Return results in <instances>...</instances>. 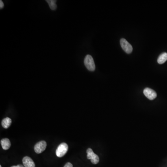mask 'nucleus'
<instances>
[{
  "label": "nucleus",
  "mask_w": 167,
  "mask_h": 167,
  "mask_svg": "<svg viewBox=\"0 0 167 167\" xmlns=\"http://www.w3.org/2000/svg\"><path fill=\"white\" fill-rule=\"evenodd\" d=\"M0 167H1V165H0Z\"/></svg>",
  "instance_id": "obj_15"
},
{
  "label": "nucleus",
  "mask_w": 167,
  "mask_h": 167,
  "mask_svg": "<svg viewBox=\"0 0 167 167\" xmlns=\"http://www.w3.org/2000/svg\"><path fill=\"white\" fill-rule=\"evenodd\" d=\"M84 64L87 69L90 71H94L95 70V65L93 58L90 55H87L84 60Z\"/></svg>",
  "instance_id": "obj_1"
},
{
  "label": "nucleus",
  "mask_w": 167,
  "mask_h": 167,
  "mask_svg": "<svg viewBox=\"0 0 167 167\" xmlns=\"http://www.w3.org/2000/svg\"><path fill=\"white\" fill-rule=\"evenodd\" d=\"M121 46L123 50L125 52V53L128 54H130L132 53L133 51V47L125 39L122 38L121 39L120 41Z\"/></svg>",
  "instance_id": "obj_4"
},
{
  "label": "nucleus",
  "mask_w": 167,
  "mask_h": 167,
  "mask_svg": "<svg viewBox=\"0 0 167 167\" xmlns=\"http://www.w3.org/2000/svg\"><path fill=\"white\" fill-rule=\"evenodd\" d=\"M167 60V53H164L162 54L158 57L157 62L159 64H162Z\"/></svg>",
  "instance_id": "obj_10"
},
{
  "label": "nucleus",
  "mask_w": 167,
  "mask_h": 167,
  "mask_svg": "<svg viewBox=\"0 0 167 167\" xmlns=\"http://www.w3.org/2000/svg\"><path fill=\"white\" fill-rule=\"evenodd\" d=\"M22 162L25 167H35V165L33 160L28 157H25L23 158Z\"/></svg>",
  "instance_id": "obj_7"
},
{
  "label": "nucleus",
  "mask_w": 167,
  "mask_h": 167,
  "mask_svg": "<svg viewBox=\"0 0 167 167\" xmlns=\"http://www.w3.org/2000/svg\"><path fill=\"white\" fill-rule=\"evenodd\" d=\"M11 167H25L24 166H23L22 165L19 164L16 165V166H12Z\"/></svg>",
  "instance_id": "obj_14"
},
{
  "label": "nucleus",
  "mask_w": 167,
  "mask_h": 167,
  "mask_svg": "<svg viewBox=\"0 0 167 167\" xmlns=\"http://www.w3.org/2000/svg\"><path fill=\"white\" fill-rule=\"evenodd\" d=\"M144 93L150 100H153L157 97V94L155 91L149 88H146L144 90Z\"/></svg>",
  "instance_id": "obj_6"
},
{
  "label": "nucleus",
  "mask_w": 167,
  "mask_h": 167,
  "mask_svg": "<svg viewBox=\"0 0 167 167\" xmlns=\"http://www.w3.org/2000/svg\"><path fill=\"white\" fill-rule=\"evenodd\" d=\"M47 144L45 141H41L37 143L34 146V149L37 154H41L46 150Z\"/></svg>",
  "instance_id": "obj_5"
},
{
  "label": "nucleus",
  "mask_w": 167,
  "mask_h": 167,
  "mask_svg": "<svg viewBox=\"0 0 167 167\" xmlns=\"http://www.w3.org/2000/svg\"><path fill=\"white\" fill-rule=\"evenodd\" d=\"M68 150V146L66 143L60 144L56 151V155L58 157H62L67 153Z\"/></svg>",
  "instance_id": "obj_2"
},
{
  "label": "nucleus",
  "mask_w": 167,
  "mask_h": 167,
  "mask_svg": "<svg viewBox=\"0 0 167 167\" xmlns=\"http://www.w3.org/2000/svg\"><path fill=\"white\" fill-rule=\"evenodd\" d=\"M1 144L3 150H8L10 147V142L8 138H4L1 140Z\"/></svg>",
  "instance_id": "obj_8"
},
{
  "label": "nucleus",
  "mask_w": 167,
  "mask_h": 167,
  "mask_svg": "<svg viewBox=\"0 0 167 167\" xmlns=\"http://www.w3.org/2000/svg\"><path fill=\"white\" fill-rule=\"evenodd\" d=\"M87 152V158L88 159L91 160V162L94 164H98L99 161V157H98V155L94 153L91 148H88Z\"/></svg>",
  "instance_id": "obj_3"
},
{
  "label": "nucleus",
  "mask_w": 167,
  "mask_h": 167,
  "mask_svg": "<svg viewBox=\"0 0 167 167\" xmlns=\"http://www.w3.org/2000/svg\"><path fill=\"white\" fill-rule=\"evenodd\" d=\"M12 123V120L10 118H4L1 122V125L4 128L8 129L10 127L11 124Z\"/></svg>",
  "instance_id": "obj_9"
},
{
  "label": "nucleus",
  "mask_w": 167,
  "mask_h": 167,
  "mask_svg": "<svg viewBox=\"0 0 167 167\" xmlns=\"http://www.w3.org/2000/svg\"><path fill=\"white\" fill-rule=\"evenodd\" d=\"M4 3H3V1H0V8L1 9H2V8H3L4 7Z\"/></svg>",
  "instance_id": "obj_13"
},
{
  "label": "nucleus",
  "mask_w": 167,
  "mask_h": 167,
  "mask_svg": "<svg viewBox=\"0 0 167 167\" xmlns=\"http://www.w3.org/2000/svg\"><path fill=\"white\" fill-rule=\"evenodd\" d=\"M56 1L54 0H47V2L48 3L49 7L52 10H56L57 6L56 5Z\"/></svg>",
  "instance_id": "obj_11"
},
{
  "label": "nucleus",
  "mask_w": 167,
  "mask_h": 167,
  "mask_svg": "<svg viewBox=\"0 0 167 167\" xmlns=\"http://www.w3.org/2000/svg\"><path fill=\"white\" fill-rule=\"evenodd\" d=\"M64 167H73V164L70 162H67Z\"/></svg>",
  "instance_id": "obj_12"
}]
</instances>
